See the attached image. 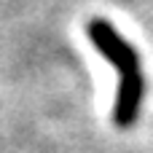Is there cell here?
<instances>
[{
    "instance_id": "6da1fadb",
    "label": "cell",
    "mask_w": 153,
    "mask_h": 153,
    "mask_svg": "<svg viewBox=\"0 0 153 153\" xmlns=\"http://www.w3.org/2000/svg\"><path fill=\"white\" fill-rule=\"evenodd\" d=\"M86 35L94 43V48L116 67L118 73V89L113 100V121L116 126H132L140 116L143 100H145V75L137 48L108 22V19H89Z\"/></svg>"
}]
</instances>
